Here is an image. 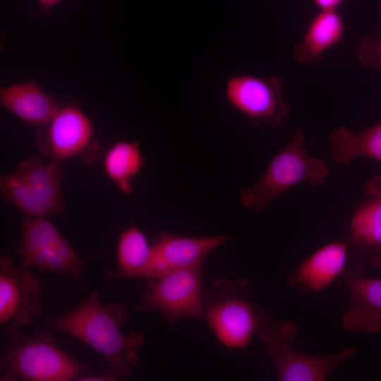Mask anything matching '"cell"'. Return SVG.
I'll return each instance as SVG.
<instances>
[{
  "label": "cell",
  "instance_id": "1",
  "mask_svg": "<svg viewBox=\"0 0 381 381\" xmlns=\"http://www.w3.org/2000/svg\"><path fill=\"white\" fill-rule=\"evenodd\" d=\"M129 320V310L123 304L103 306L95 289L73 310L49 318L46 324L53 331L69 334L97 351L109 363V372L116 380L129 375L140 361L137 349L145 341L144 334L133 331L123 335L121 327Z\"/></svg>",
  "mask_w": 381,
  "mask_h": 381
},
{
  "label": "cell",
  "instance_id": "2",
  "mask_svg": "<svg viewBox=\"0 0 381 381\" xmlns=\"http://www.w3.org/2000/svg\"><path fill=\"white\" fill-rule=\"evenodd\" d=\"M0 372L1 381H68L90 369L60 349L53 332L42 329L28 336L11 322Z\"/></svg>",
  "mask_w": 381,
  "mask_h": 381
},
{
  "label": "cell",
  "instance_id": "3",
  "mask_svg": "<svg viewBox=\"0 0 381 381\" xmlns=\"http://www.w3.org/2000/svg\"><path fill=\"white\" fill-rule=\"evenodd\" d=\"M253 286L246 278L218 277L202 293L205 318L225 347L244 349L258 334L262 308L253 301Z\"/></svg>",
  "mask_w": 381,
  "mask_h": 381
},
{
  "label": "cell",
  "instance_id": "4",
  "mask_svg": "<svg viewBox=\"0 0 381 381\" xmlns=\"http://www.w3.org/2000/svg\"><path fill=\"white\" fill-rule=\"evenodd\" d=\"M305 138L303 128H297L259 179L241 191L239 200L243 207L260 213L272 201L301 182L309 181L319 187L326 181L329 167L322 159L308 155Z\"/></svg>",
  "mask_w": 381,
  "mask_h": 381
},
{
  "label": "cell",
  "instance_id": "5",
  "mask_svg": "<svg viewBox=\"0 0 381 381\" xmlns=\"http://www.w3.org/2000/svg\"><path fill=\"white\" fill-rule=\"evenodd\" d=\"M63 179L64 170L58 162L46 164L39 156L32 155L0 177V193L6 202L27 217L58 216L67 207Z\"/></svg>",
  "mask_w": 381,
  "mask_h": 381
},
{
  "label": "cell",
  "instance_id": "6",
  "mask_svg": "<svg viewBox=\"0 0 381 381\" xmlns=\"http://www.w3.org/2000/svg\"><path fill=\"white\" fill-rule=\"evenodd\" d=\"M298 333L292 321L277 322L264 309L261 310L258 334L265 345V351L272 361L279 381H322L345 360L357 351L347 347L327 356L301 353L291 347Z\"/></svg>",
  "mask_w": 381,
  "mask_h": 381
},
{
  "label": "cell",
  "instance_id": "7",
  "mask_svg": "<svg viewBox=\"0 0 381 381\" xmlns=\"http://www.w3.org/2000/svg\"><path fill=\"white\" fill-rule=\"evenodd\" d=\"M204 262L148 278L134 308L140 312L157 311L171 323H176L183 318L204 320L202 303Z\"/></svg>",
  "mask_w": 381,
  "mask_h": 381
},
{
  "label": "cell",
  "instance_id": "8",
  "mask_svg": "<svg viewBox=\"0 0 381 381\" xmlns=\"http://www.w3.org/2000/svg\"><path fill=\"white\" fill-rule=\"evenodd\" d=\"M36 143L42 155L58 163L78 157L91 165L102 153L91 120L73 104L62 105L47 125L37 129Z\"/></svg>",
  "mask_w": 381,
  "mask_h": 381
},
{
  "label": "cell",
  "instance_id": "9",
  "mask_svg": "<svg viewBox=\"0 0 381 381\" xmlns=\"http://www.w3.org/2000/svg\"><path fill=\"white\" fill-rule=\"evenodd\" d=\"M224 94L229 106L256 128H277L291 111L283 83L274 75H233L226 80Z\"/></svg>",
  "mask_w": 381,
  "mask_h": 381
},
{
  "label": "cell",
  "instance_id": "10",
  "mask_svg": "<svg viewBox=\"0 0 381 381\" xmlns=\"http://www.w3.org/2000/svg\"><path fill=\"white\" fill-rule=\"evenodd\" d=\"M20 243L15 251L22 264L78 279L87 264L46 217H25L20 223Z\"/></svg>",
  "mask_w": 381,
  "mask_h": 381
},
{
  "label": "cell",
  "instance_id": "11",
  "mask_svg": "<svg viewBox=\"0 0 381 381\" xmlns=\"http://www.w3.org/2000/svg\"><path fill=\"white\" fill-rule=\"evenodd\" d=\"M367 198L360 202L351 217L348 237L351 272L361 274L368 265L381 269V175L364 187Z\"/></svg>",
  "mask_w": 381,
  "mask_h": 381
},
{
  "label": "cell",
  "instance_id": "12",
  "mask_svg": "<svg viewBox=\"0 0 381 381\" xmlns=\"http://www.w3.org/2000/svg\"><path fill=\"white\" fill-rule=\"evenodd\" d=\"M43 284L23 264L15 265L11 256H0V325L9 321L19 326L33 322L43 310Z\"/></svg>",
  "mask_w": 381,
  "mask_h": 381
},
{
  "label": "cell",
  "instance_id": "13",
  "mask_svg": "<svg viewBox=\"0 0 381 381\" xmlns=\"http://www.w3.org/2000/svg\"><path fill=\"white\" fill-rule=\"evenodd\" d=\"M232 235L187 236L162 232L151 243V259L145 278L205 262L207 256L228 241Z\"/></svg>",
  "mask_w": 381,
  "mask_h": 381
},
{
  "label": "cell",
  "instance_id": "14",
  "mask_svg": "<svg viewBox=\"0 0 381 381\" xmlns=\"http://www.w3.org/2000/svg\"><path fill=\"white\" fill-rule=\"evenodd\" d=\"M349 255L346 239L327 243L318 248L291 272L286 277V283L303 294L326 289L346 269Z\"/></svg>",
  "mask_w": 381,
  "mask_h": 381
},
{
  "label": "cell",
  "instance_id": "15",
  "mask_svg": "<svg viewBox=\"0 0 381 381\" xmlns=\"http://www.w3.org/2000/svg\"><path fill=\"white\" fill-rule=\"evenodd\" d=\"M349 295V307L341 318L348 331H381V279L362 277L349 269L341 274Z\"/></svg>",
  "mask_w": 381,
  "mask_h": 381
},
{
  "label": "cell",
  "instance_id": "16",
  "mask_svg": "<svg viewBox=\"0 0 381 381\" xmlns=\"http://www.w3.org/2000/svg\"><path fill=\"white\" fill-rule=\"evenodd\" d=\"M0 103L23 121L40 128L47 125L62 106L32 80L1 88Z\"/></svg>",
  "mask_w": 381,
  "mask_h": 381
},
{
  "label": "cell",
  "instance_id": "17",
  "mask_svg": "<svg viewBox=\"0 0 381 381\" xmlns=\"http://www.w3.org/2000/svg\"><path fill=\"white\" fill-rule=\"evenodd\" d=\"M345 33L344 21L335 11H319L310 20L303 37L293 48L294 61L302 66H313L337 45Z\"/></svg>",
  "mask_w": 381,
  "mask_h": 381
},
{
  "label": "cell",
  "instance_id": "18",
  "mask_svg": "<svg viewBox=\"0 0 381 381\" xmlns=\"http://www.w3.org/2000/svg\"><path fill=\"white\" fill-rule=\"evenodd\" d=\"M117 265L104 274L108 282L122 278H145L151 259V244L145 233L138 227L131 226L119 236Z\"/></svg>",
  "mask_w": 381,
  "mask_h": 381
},
{
  "label": "cell",
  "instance_id": "19",
  "mask_svg": "<svg viewBox=\"0 0 381 381\" xmlns=\"http://www.w3.org/2000/svg\"><path fill=\"white\" fill-rule=\"evenodd\" d=\"M330 157L338 164H348L359 157L381 162V121L356 134L345 127L334 129L328 136Z\"/></svg>",
  "mask_w": 381,
  "mask_h": 381
},
{
  "label": "cell",
  "instance_id": "20",
  "mask_svg": "<svg viewBox=\"0 0 381 381\" xmlns=\"http://www.w3.org/2000/svg\"><path fill=\"white\" fill-rule=\"evenodd\" d=\"M145 164V157L135 140H119L106 150L103 168L106 175L124 195L133 192V183Z\"/></svg>",
  "mask_w": 381,
  "mask_h": 381
},
{
  "label": "cell",
  "instance_id": "21",
  "mask_svg": "<svg viewBox=\"0 0 381 381\" xmlns=\"http://www.w3.org/2000/svg\"><path fill=\"white\" fill-rule=\"evenodd\" d=\"M357 58L368 69L381 68V31L377 35L363 37L356 49Z\"/></svg>",
  "mask_w": 381,
  "mask_h": 381
},
{
  "label": "cell",
  "instance_id": "22",
  "mask_svg": "<svg viewBox=\"0 0 381 381\" xmlns=\"http://www.w3.org/2000/svg\"><path fill=\"white\" fill-rule=\"evenodd\" d=\"M319 11H335L344 0H313Z\"/></svg>",
  "mask_w": 381,
  "mask_h": 381
},
{
  "label": "cell",
  "instance_id": "23",
  "mask_svg": "<svg viewBox=\"0 0 381 381\" xmlns=\"http://www.w3.org/2000/svg\"><path fill=\"white\" fill-rule=\"evenodd\" d=\"M74 380L80 381H113L115 380L109 371L100 373L99 375L78 376Z\"/></svg>",
  "mask_w": 381,
  "mask_h": 381
},
{
  "label": "cell",
  "instance_id": "24",
  "mask_svg": "<svg viewBox=\"0 0 381 381\" xmlns=\"http://www.w3.org/2000/svg\"><path fill=\"white\" fill-rule=\"evenodd\" d=\"M39 3L38 14L48 16L51 11L62 0H37Z\"/></svg>",
  "mask_w": 381,
  "mask_h": 381
}]
</instances>
